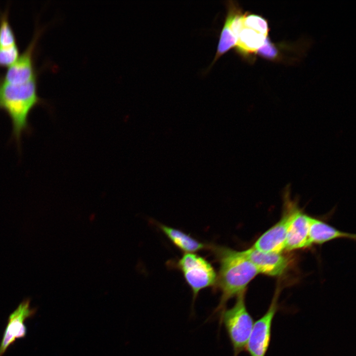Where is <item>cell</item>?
<instances>
[{"label":"cell","instance_id":"cell-1","mask_svg":"<svg viewBox=\"0 0 356 356\" xmlns=\"http://www.w3.org/2000/svg\"><path fill=\"white\" fill-rule=\"evenodd\" d=\"M220 264L215 286L220 291L219 303L213 314L221 315L227 302L246 292L249 283L259 273L243 251L224 247H211Z\"/></svg>","mask_w":356,"mask_h":356},{"label":"cell","instance_id":"cell-2","mask_svg":"<svg viewBox=\"0 0 356 356\" xmlns=\"http://www.w3.org/2000/svg\"><path fill=\"white\" fill-rule=\"evenodd\" d=\"M37 78L22 84H10L0 81V109L8 115L12 135L18 143L22 134L29 129V116L41 102L37 92Z\"/></svg>","mask_w":356,"mask_h":356},{"label":"cell","instance_id":"cell-3","mask_svg":"<svg viewBox=\"0 0 356 356\" xmlns=\"http://www.w3.org/2000/svg\"><path fill=\"white\" fill-rule=\"evenodd\" d=\"M245 293L237 296L233 306L225 309L220 316L232 346L233 356L245 350L254 323L246 305Z\"/></svg>","mask_w":356,"mask_h":356},{"label":"cell","instance_id":"cell-4","mask_svg":"<svg viewBox=\"0 0 356 356\" xmlns=\"http://www.w3.org/2000/svg\"><path fill=\"white\" fill-rule=\"evenodd\" d=\"M177 266L192 291L193 302L201 290L215 286L216 272L211 263L202 256L195 253H184Z\"/></svg>","mask_w":356,"mask_h":356},{"label":"cell","instance_id":"cell-5","mask_svg":"<svg viewBox=\"0 0 356 356\" xmlns=\"http://www.w3.org/2000/svg\"><path fill=\"white\" fill-rule=\"evenodd\" d=\"M290 186L284 192V213L280 220L264 232L256 241L252 247L265 252L281 253L284 250L289 226L298 208L297 203L291 200Z\"/></svg>","mask_w":356,"mask_h":356},{"label":"cell","instance_id":"cell-6","mask_svg":"<svg viewBox=\"0 0 356 356\" xmlns=\"http://www.w3.org/2000/svg\"><path fill=\"white\" fill-rule=\"evenodd\" d=\"M279 293L277 288L266 312L254 323L245 349L249 356L266 355L270 343L273 321L279 309Z\"/></svg>","mask_w":356,"mask_h":356},{"label":"cell","instance_id":"cell-7","mask_svg":"<svg viewBox=\"0 0 356 356\" xmlns=\"http://www.w3.org/2000/svg\"><path fill=\"white\" fill-rule=\"evenodd\" d=\"M29 299L23 301L9 315L0 343V356H3L17 339L26 336L27 330L25 322L34 316L37 311L36 308L31 307Z\"/></svg>","mask_w":356,"mask_h":356},{"label":"cell","instance_id":"cell-8","mask_svg":"<svg viewBox=\"0 0 356 356\" xmlns=\"http://www.w3.org/2000/svg\"><path fill=\"white\" fill-rule=\"evenodd\" d=\"M39 35L37 33L24 52L7 69L2 80L14 85L22 84L36 78L34 52Z\"/></svg>","mask_w":356,"mask_h":356},{"label":"cell","instance_id":"cell-9","mask_svg":"<svg viewBox=\"0 0 356 356\" xmlns=\"http://www.w3.org/2000/svg\"><path fill=\"white\" fill-rule=\"evenodd\" d=\"M259 273L279 276L286 269L289 261L281 253L265 252L251 247L243 251Z\"/></svg>","mask_w":356,"mask_h":356},{"label":"cell","instance_id":"cell-10","mask_svg":"<svg viewBox=\"0 0 356 356\" xmlns=\"http://www.w3.org/2000/svg\"><path fill=\"white\" fill-rule=\"evenodd\" d=\"M310 217L299 208L288 228L284 250H297L312 245L309 237Z\"/></svg>","mask_w":356,"mask_h":356},{"label":"cell","instance_id":"cell-11","mask_svg":"<svg viewBox=\"0 0 356 356\" xmlns=\"http://www.w3.org/2000/svg\"><path fill=\"white\" fill-rule=\"evenodd\" d=\"M355 235L340 231L326 223L310 217L309 237L311 244H322L338 238L355 239Z\"/></svg>","mask_w":356,"mask_h":356},{"label":"cell","instance_id":"cell-12","mask_svg":"<svg viewBox=\"0 0 356 356\" xmlns=\"http://www.w3.org/2000/svg\"><path fill=\"white\" fill-rule=\"evenodd\" d=\"M158 225L171 242L184 253H194L208 247L178 229L163 224H158Z\"/></svg>","mask_w":356,"mask_h":356},{"label":"cell","instance_id":"cell-13","mask_svg":"<svg viewBox=\"0 0 356 356\" xmlns=\"http://www.w3.org/2000/svg\"><path fill=\"white\" fill-rule=\"evenodd\" d=\"M267 38V36L243 25L237 36L236 50L244 55L253 53L264 44Z\"/></svg>","mask_w":356,"mask_h":356},{"label":"cell","instance_id":"cell-14","mask_svg":"<svg viewBox=\"0 0 356 356\" xmlns=\"http://www.w3.org/2000/svg\"><path fill=\"white\" fill-rule=\"evenodd\" d=\"M15 44V35L9 23L7 11H5L0 15V47H8Z\"/></svg>","mask_w":356,"mask_h":356},{"label":"cell","instance_id":"cell-15","mask_svg":"<svg viewBox=\"0 0 356 356\" xmlns=\"http://www.w3.org/2000/svg\"><path fill=\"white\" fill-rule=\"evenodd\" d=\"M236 43V37L233 34L227 25L224 23L220 35L214 62L231 48L235 46Z\"/></svg>","mask_w":356,"mask_h":356},{"label":"cell","instance_id":"cell-16","mask_svg":"<svg viewBox=\"0 0 356 356\" xmlns=\"http://www.w3.org/2000/svg\"><path fill=\"white\" fill-rule=\"evenodd\" d=\"M243 25L267 36L268 32L267 23L265 19L261 16L253 14H243Z\"/></svg>","mask_w":356,"mask_h":356},{"label":"cell","instance_id":"cell-17","mask_svg":"<svg viewBox=\"0 0 356 356\" xmlns=\"http://www.w3.org/2000/svg\"><path fill=\"white\" fill-rule=\"evenodd\" d=\"M19 55L17 44L8 47H0V66H10L17 60Z\"/></svg>","mask_w":356,"mask_h":356},{"label":"cell","instance_id":"cell-18","mask_svg":"<svg viewBox=\"0 0 356 356\" xmlns=\"http://www.w3.org/2000/svg\"><path fill=\"white\" fill-rule=\"evenodd\" d=\"M258 51L260 55L269 58H273L276 56L277 53L276 48L267 38Z\"/></svg>","mask_w":356,"mask_h":356}]
</instances>
